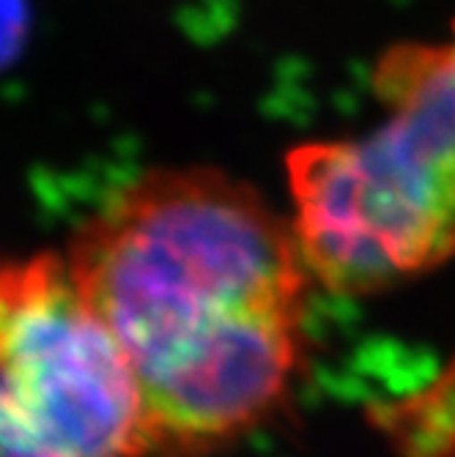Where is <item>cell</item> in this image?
<instances>
[{
	"mask_svg": "<svg viewBox=\"0 0 455 457\" xmlns=\"http://www.w3.org/2000/svg\"><path fill=\"white\" fill-rule=\"evenodd\" d=\"M0 457H72L41 436L0 389Z\"/></svg>",
	"mask_w": 455,
	"mask_h": 457,
	"instance_id": "5b68a950",
	"label": "cell"
},
{
	"mask_svg": "<svg viewBox=\"0 0 455 457\" xmlns=\"http://www.w3.org/2000/svg\"><path fill=\"white\" fill-rule=\"evenodd\" d=\"M374 91L384 120L455 176V25L444 38L390 47Z\"/></svg>",
	"mask_w": 455,
	"mask_h": 457,
	"instance_id": "277c9868",
	"label": "cell"
},
{
	"mask_svg": "<svg viewBox=\"0 0 455 457\" xmlns=\"http://www.w3.org/2000/svg\"><path fill=\"white\" fill-rule=\"evenodd\" d=\"M294 230L308 271L362 296L455 255V179L390 123L288 156Z\"/></svg>",
	"mask_w": 455,
	"mask_h": 457,
	"instance_id": "7a4b0ae2",
	"label": "cell"
},
{
	"mask_svg": "<svg viewBox=\"0 0 455 457\" xmlns=\"http://www.w3.org/2000/svg\"><path fill=\"white\" fill-rule=\"evenodd\" d=\"M0 389L72 457H148L132 372L63 253L0 261Z\"/></svg>",
	"mask_w": 455,
	"mask_h": 457,
	"instance_id": "3957f363",
	"label": "cell"
},
{
	"mask_svg": "<svg viewBox=\"0 0 455 457\" xmlns=\"http://www.w3.org/2000/svg\"><path fill=\"white\" fill-rule=\"evenodd\" d=\"M143 405L148 457L209 454L291 386L313 279L294 222L215 168L148 170L66 246Z\"/></svg>",
	"mask_w": 455,
	"mask_h": 457,
	"instance_id": "6da1fadb",
	"label": "cell"
}]
</instances>
